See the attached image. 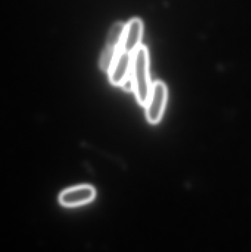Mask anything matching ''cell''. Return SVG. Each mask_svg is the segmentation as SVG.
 I'll return each mask as SVG.
<instances>
[{"mask_svg":"<svg viewBox=\"0 0 251 252\" xmlns=\"http://www.w3.org/2000/svg\"><path fill=\"white\" fill-rule=\"evenodd\" d=\"M131 78L139 103L145 106L152 87L149 73L148 50L145 46H140L132 54Z\"/></svg>","mask_w":251,"mask_h":252,"instance_id":"cell-1","label":"cell"},{"mask_svg":"<svg viewBox=\"0 0 251 252\" xmlns=\"http://www.w3.org/2000/svg\"><path fill=\"white\" fill-rule=\"evenodd\" d=\"M167 100V89L162 81L152 84L148 100L146 103V117L150 124H159L163 116Z\"/></svg>","mask_w":251,"mask_h":252,"instance_id":"cell-2","label":"cell"},{"mask_svg":"<svg viewBox=\"0 0 251 252\" xmlns=\"http://www.w3.org/2000/svg\"><path fill=\"white\" fill-rule=\"evenodd\" d=\"M95 195V189L93 187L80 185L63 191L59 197V201L64 207H79L91 202Z\"/></svg>","mask_w":251,"mask_h":252,"instance_id":"cell-3","label":"cell"},{"mask_svg":"<svg viewBox=\"0 0 251 252\" xmlns=\"http://www.w3.org/2000/svg\"><path fill=\"white\" fill-rule=\"evenodd\" d=\"M132 54L119 50L109 72V81L116 87H121L131 77Z\"/></svg>","mask_w":251,"mask_h":252,"instance_id":"cell-4","label":"cell"},{"mask_svg":"<svg viewBox=\"0 0 251 252\" xmlns=\"http://www.w3.org/2000/svg\"><path fill=\"white\" fill-rule=\"evenodd\" d=\"M143 23L141 19L134 18L125 25L123 39L119 50L133 54L141 44L142 38Z\"/></svg>","mask_w":251,"mask_h":252,"instance_id":"cell-5","label":"cell"},{"mask_svg":"<svg viewBox=\"0 0 251 252\" xmlns=\"http://www.w3.org/2000/svg\"><path fill=\"white\" fill-rule=\"evenodd\" d=\"M125 25L122 22H116L112 25L108 34L106 46L119 49L125 33Z\"/></svg>","mask_w":251,"mask_h":252,"instance_id":"cell-6","label":"cell"},{"mask_svg":"<svg viewBox=\"0 0 251 252\" xmlns=\"http://www.w3.org/2000/svg\"><path fill=\"white\" fill-rule=\"evenodd\" d=\"M119 50V49L113 48L109 46L105 47L100 59V67L103 72L109 73Z\"/></svg>","mask_w":251,"mask_h":252,"instance_id":"cell-7","label":"cell"},{"mask_svg":"<svg viewBox=\"0 0 251 252\" xmlns=\"http://www.w3.org/2000/svg\"><path fill=\"white\" fill-rule=\"evenodd\" d=\"M121 87H122L125 92H134V84H133L131 77L122 84Z\"/></svg>","mask_w":251,"mask_h":252,"instance_id":"cell-8","label":"cell"}]
</instances>
